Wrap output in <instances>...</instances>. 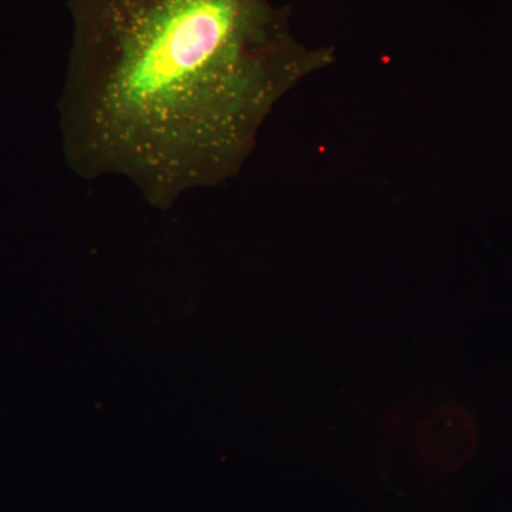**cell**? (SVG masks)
<instances>
[{
    "instance_id": "cell-1",
    "label": "cell",
    "mask_w": 512,
    "mask_h": 512,
    "mask_svg": "<svg viewBox=\"0 0 512 512\" xmlns=\"http://www.w3.org/2000/svg\"><path fill=\"white\" fill-rule=\"evenodd\" d=\"M63 150L168 210L237 177L286 94L335 62L271 0H67Z\"/></svg>"
}]
</instances>
